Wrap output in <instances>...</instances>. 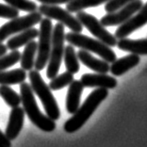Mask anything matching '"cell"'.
Here are the masks:
<instances>
[{
  "label": "cell",
  "instance_id": "cell-23",
  "mask_svg": "<svg viewBox=\"0 0 147 147\" xmlns=\"http://www.w3.org/2000/svg\"><path fill=\"white\" fill-rule=\"evenodd\" d=\"M0 96L11 109L19 107L21 104V96L9 86L0 85Z\"/></svg>",
  "mask_w": 147,
  "mask_h": 147
},
{
  "label": "cell",
  "instance_id": "cell-13",
  "mask_svg": "<svg viewBox=\"0 0 147 147\" xmlns=\"http://www.w3.org/2000/svg\"><path fill=\"white\" fill-rule=\"evenodd\" d=\"M25 121V110L23 108L16 107L11 110L9 118L7 125L5 134L9 141H13L17 138L24 125Z\"/></svg>",
  "mask_w": 147,
  "mask_h": 147
},
{
  "label": "cell",
  "instance_id": "cell-2",
  "mask_svg": "<svg viewBox=\"0 0 147 147\" xmlns=\"http://www.w3.org/2000/svg\"><path fill=\"white\" fill-rule=\"evenodd\" d=\"M20 96H21V104L25 113L33 125L45 132H52L56 128V123L41 112L37 105L33 91L28 83L23 82L20 84Z\"/></svg>",
  "mask_w": 147,
  "mask_h": 147
},
{
  "label": "cell",
  "instance_id": "cell-16",
  "mask_svg": "<svg viewBox=\"0 0 147 147\" xmlns=\"http://www.w3.org/2000/svg\"><path fill=\"white\" fill-rule=\"evenodd\" d=\"M84 86L80 80H74L69 85L67 96H66V109L70 114H74L80 107L82 92Z\"/></svg>",
  "mask_w": 147,
  "mask_h": 147
},
{
  "label": "cell",
  "instance_id": "cell-28",
  "mask_svg": "<svg viewBox=\"0 0 147 147\" xmlns=\"http://www.w3.org/2000/svg\"><path fill=\"white\" fill-rule=\"evenodd\" d=\"M19 16V11L9 5L0 4V18L13 19Z\"/></svg>",
  "mask_w": 147,
  "mask_h": 147
},
{
  "label": "cell",
  "instance_id": "cell-12",
  "mask_svg": "<svg viewBox=\"0 0 147 147\" xmlns=\"http://www.w3.org/2000/svg\"><path fill=\"white\" fill-rule=\"evenodd\" d=\"M80 82L86 88H102L111 90L116 88L117 80L113 76H108L107 74H84Z\"/></svg>",
  "mask_w": 147,
  "mask_h": 147
},
{
  "label": "cell",
  "instance_id": "cell-4",
  "mask_svg": "<svg viewBox=\"0 0 147 147\" xmlns=\"http://www.w3.org/2000/svg\"><path fill=\"white\" fill-rule=\"evenodd\" d=\"M65 41H67L73 46H76L88 52L95 53L99 57H101L102 59L109 63H112L117 59L115 52L109 46L106 45L97 39L91 38L81 33L71 31L65 34Z\"/></svg>",
  "mask_w": 147,
  "mask_h": 147
},
{
  "label": "cell",
  "instance_id": "cell-27",
  "mask_svg": "<svg viewBox=\"0 0 147 147\" xmlns=\"http://www.w3.org/2000/svg\"><path fill=\"white\" fill-rule=\"evenodd\" d=\"M134 0H109L106 3L105 5V11L109 13L118 11L119 9L123 8V6L127 5L128 3H131Z\"/></svg>",
  "mask_w": 147,
  "mask_h": 147
},
{
  "label": "cell",
  "instance_id": "cell-8",
  "mask_svg": "<svg viewBox=\"0 0 147 147\" xmlns=\"http://www.w3.org/2000/svg\"><path fill=\"white\" fill-rule=\"evenodd\" d=\"M76 19L100 42L105 43L109 47H113V46L117 45L118 40L115 38V36L107 30L105 26L93 15L81 11H78Z\"/></svg>",
  "mask_w": 147,
  "mask_h": 147
},
{
  "label": "cell",
  "instance_id": "cell-21",
  "mask_svg": "<svg viewBox=\"0 0 147 147\" xmlns=\"http://www.w3.org/2000/svg\"><path fill=\"white\" fill-rule=\"evenodd\" d=\"M63 59H64L65 67L67 69V72L73 74V75L78 73L80 70V64L78 55H76V52L73 45H66L64 47Z\"/></svg>",
  "mask_w": 147,
  "mask_h": 147
},
{
  "label": "cell",
  "instance_id": "cell-15",
  "mask_svg": "<svg viewBox=\"0 0 147 147\" xmlns=\"http://www.w3.org/2000/svg\"><path fill=\"white\" fill-rule=\"evenodd\" d=\"M141 61V58L138 55L130 54L114 61L109 67V72L115 76H121L128 72L130 69L136 67Z\"/></svg>",
  "mask_w": 147,
  "mask_h": 147
},
{
  "label": "cell",
  "instance_id": "cell-19",
  "mask_svg": "<svg viewBox=\"0 0 147 147\" xmlns=\"http://www.w3.org/2000/svg\"><path fill=\"white\" fill-rule=\"evenodd\" d=\"M37 47H38V42L31 41L26 45L24 51L21 54L20 63H21V68L25 71H31L34 67Z\"/></svg>",
  "mask_w": 147,
  "mask_h": 147
},
{
  "label": "cell",
  "instance_id": "cell-10",
  "mask_svg": "<svg viewBox=\"0 0 147 147\" xmlns=\"http://www.w3.org/2000/svg\"><path fill=\"white\" fill-rule=\"evenodd\" d=\"M143 3L142 0H134L131 3L123 6L118 11L109 12L107 15L103 16L100 23L104 26H120L131 18L137 11H139L142 7Z\"/></svg>",
  "mask_w": 147,
  "mask_h": 147
},
{
  "label": "cell",
  "instance_id": "cell-26",
  "mask_svg": "<svg viewBox=\"0 0 147 147\" xmlns=\"http://www.w3.org/2000/svg\"><path fill=\"white\" fill-rule=\"evenodd\" d=\"M20 58H21V53L18 50H14L9 54L0 57V71H5L6 69L15 65L18 61H20Z\"/></svg>",
  "mask_w": 147,
  "mask_h": 147
},
{
  "label": "cell",
  "instance_id": "cell-14",
  "mask_svg": "<svg viewBox=\"0 0 147 147\" xmlns=\"http://www.w3.org/2000/svg\"><path fill=\"white\" fill-rule=\"evenodd\" d=\"M78 58L86 67L92 70L93 72L98 74H107L109 72V63L105 61L104 59H99L93 57L91 53L86 50L80 49L78 54Z\"/></svg>",
  "mask_w": 147,
  "mask_h": 147
},
{
  "label": "cell",
  "instance_id": "cell-29",
  "mask_svg": "<svg viewBox=\"0 0 147 147\" xmlns=\"http://www.w3.org/2000/svg\"><path fill=\"white\" fill-rule=\"evenodd\" d=\"M43 5H61V4H67L68 2L72 0H38Z\"/></svg>",
  "mask_w": 147,
  "mask_h": 147
},
{
  "label": "cell",
  "instance_id": "cell-24",
  "mask_svg": "<svg viewBox=\"0 0 147 147\" xmlns=\"http://www.w3.org/2000/svg\"><path fill=\"white\" fill-rule=\"evenodd\" d=\"M74 75L69 72L62 73L61 75L57 76L51 79L49 83V88L52 91H59L66 86H69L74 81Z\"/></svg>",
  "mask_w": 147,
  "mask_h": 147
},
{
  "label": "cell",
  "instance_id": "cell-18",
  "mask_svg": "<svg viewBox=\"0 0 147 147\" xmlns=\"http://www.w3.org/2000/svg\"><path fill=\"white\" fill-rule=\"evenodd\" d=\"M117 47L120 50H123V51L129 52L131 54H135L138 56L147 55V39H120L117 42Z\"/></svg>",
  "mask_w": 147,
  "mask_h": 147
},
{
  "label": "cell",
  "instance_id": "cell-6",
  "mask_svg": "<svg viewBox=\"0 0 147 147\" xmlns=\"http://www.w3.org/2000/svg\"><path fill=\"white\" fill-rule=\"evenodd\" d=\"M53 25L51 19L43 18L40 22L39 29V42L37 47V58L35 59L34 68L36 71H42L47 65L50 50L52 43Z\"/></svg>",
  "mask_w": 147,
  "mask_h": 147
},
{
  "label": "cell",
  "instance_id": "cell-5",
  "mask_svg": "<svg viewBox=\"0 0 147 147\" xmlns=\"http://www.w3.org/2000/svg\"><path fill=\"white\" fill-rule=\"evenodd\" d=\"M64 26L61 23H58L54 26L52 32L51 50H50L47 70H46V76L48 79H53L58 76L64 53Z\"/></svg>",
  "mask_w": 147,
  "mask_h": 147
},
{
  "label": "cell",
  "instance_id": "cell-1",
  "mask_svg": "<svg viewBox=\"0 0 147 147\" xmlns=\"http://www.w3.org/2000/svg\"><path fill=\"white\" fill-rule=\"evenodd\" d=\"M109 91L107 89L98 88L90 93L85 102L73 114L72 118L65 122L64 130L67 133H75L80 129L85 123L91 118L99 105L108 97Z\"/></svg>",
  "mask_w": 147,
  "mask_h": 147
},
{
  "label": "cell",
  "instance_id": "cell-30",
  "mask_svg": "<svg viewBox=\"0 0 147 147\" xmlns=\"http://www.w3.org/2000/svg\"><path fill=\"white\" fill-rule=\"evenodd\" d=\"M0 147H11V141L1 130H0Z\"/></svg>",
  "mask_w": 147,
  "mask_h": 147
},
{
  "label": "cell",
  "instance_id": "cell-17",
  "mask_svg": "<svg viewBox=\"0 0 147 147\" xmlns=\"http://www.w3.org/2000/svg\"><path fill=\"white\" fill-rule=\"evenodd\" d=\"M38 36H39L38 29L35 28H30L25 31L18 33L15 36L11 37V39H9L6 45L8 49L11 50V51H14V50H18V48L22 47V46L26 45L31 41H34L36 38H38Z\"/></svg>",
  "mask_w": 147,
  "mask_h": 147
},
{
  "label": "cell",
  "instance_id": "cell-9",
  "mask_svg": "<svg viewBox=\"0 0 147 147\" xmlns=\"http://www.w3.org/2000/svg\"><path fill=\"white\" fill-rule=\"evenodd\" d=\"M39 12L42 15H45L46 18L54 19L59 22L63 26H67L72 32L81 33L83 30V26L80 24L76 17L72 15L67 9H63L57 5H41L39 7Z\"/></svg>",
  "mask_w": 147,
  "mask_h": 147
},
{
  "label": "cell",
  "instance_id": "cell-22",
  "mask_svg": "<svg viewBox=\"0 0 147 147\" xmlns=\"http://www.w3.org/2000/svg\"><path fill=\"white\" fill-rule=\"evenodd\" d=\"M108 1H109V0H72V1L67 3L66 9L71 13L78 12L89 8L100 6Z\"/></svg>",
  "mask_w": 147,
  "mask_h": 147
},
{
  "label": "cell",
  "instance_id": "cell-20",
  "mask_svg": "<svg viewBox=\"0 0 147 147\" xmlns=\"http://www.w3.org/2000/svg\"><path fill=\"white\" fill-rule=\"evenodd\" d=\"M26 73L25 70L14 69L11 71H0V85H16L25 82Z\"/></svg>",
  "mask_w": 147,
  "mask_h": 147
},
{
  "label": "cell",
  "instance_id": "cell-3",
  "mask_svg": "<svg viewBox=\"0 0 147 147\" xmlns=\"http://www.w3.org/2000/svg\"><path fill=\"white\" fill-rule=\"evenodd\" d=\"M28 78L30 80V87L33 92H35L37 96L41 100L42 104L45 108L46 116L49 117L53 121H57L61 117L59 105L57 103L54 95L52 94L49 86L46 85L45 80L41 76V74L38 71H29Z\"/></svg>",
  "mask_w": 147,
  "mask_h": 147
},
{
  "label": "cell",
  "instance_id": "cell-7",
  "mask_svg": "<svg viewBox=\"0 0 147 147\" xmlns=\"http://www.w3.org/2000/svg\"><path fill=\"white\" fill-rule=\"evenodd\" d=\"M42 14L39 11L29 12L28 15L15 17L11 19V21L0 26V43L3 42L7 38L14 34L25 31L26 29L33 28V26L41 22Z\"/></svg>",
  "mask_w": 147,
  "mask_h": 147
},
{
  "label": "cell",
  "instance_id": "cell-25",
  "mask_svg": "<svg viewBox=\"0 0 147 147\" xmlns=\"http://www.w3.org/2000/svg\"><path fill=\"white\" fill-rule=\"evenodd\" d=\"M4 1L17 11L33 12L36 11L39 8L38 5L31 0H4Z\"/></svg>",
  "mask_w": 147,
  "mask_h": 147
},
{
  "label": "cell",
  "instance_id": "cell-11",
  "mask_svg": "<svg viewBox=\"0 0 147 147\" xmlns=\"http://www.w3.org/2000/svg\"><path fill=\"white\" fill-rule=\"evenodd\" d=\"M147 24V2L142 5L139 11H137L131 18L123 24L120 25L119 28L115 31V38L117 40L126 38L131 33L138 30Z\"/></svg>",
  "mask_w": 147,
  "mask_h": 147
},
{
  "label": "cell",
  "instance_id": "cell-31",
  "mask_svg": "<svg viewBox=\"0 0 147 147\" xmlns=\"http://www.w3.org/2000/svg\"><path fill=\"white\" fill-rule=\"evenodd\" d=\"M7 52H8V47H7V45H3V43L1 42L0 43V57L6 55Z\"/></svg>",
  "mask_w": 147,
  "mask_h": 147
}]
</instances>
